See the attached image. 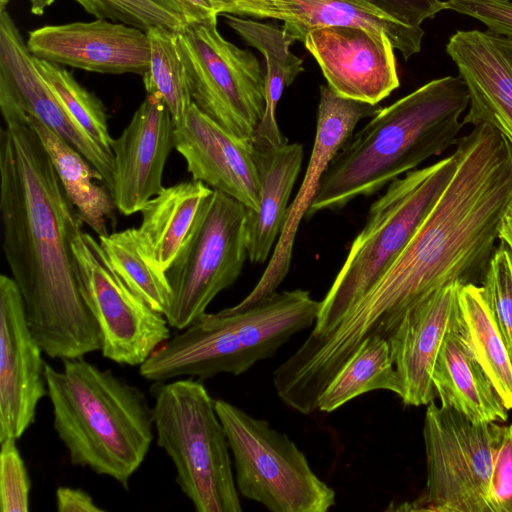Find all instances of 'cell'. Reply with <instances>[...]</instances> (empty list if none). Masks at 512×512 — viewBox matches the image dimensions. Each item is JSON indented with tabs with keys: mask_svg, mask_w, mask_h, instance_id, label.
<instances>
[{
	"mask_svg": "<svg viewBox=\"0 0 512 512\" xmlns=\"http://www.w3.org/2000/svg\"><path fill=\"white\" fill-rule=\"evenodd\" d=\"M455 145V173L412 239L321 336L337 362H345L369 337L388 340L406 312L436 290L482 281L512 205V146L485 124L473 126Z\"/></svg>",
	"mask_w": 512,
	"mask_h": 512,
	"instance_id": "obj_1",
	"label": "cell"
},
{
	"mask_svg": "<svg viewBox=\"0 0 512 512\" xmlns=\"http://www.w3.org/2000/svg\"><path fill=\"white\" fill-rule=\"evenodd\" d=\"M0 131L3 251L24 303L28 326L44 354L82 358L100 351L97 322L81 290L73 240L82 220L26 118Z\"/></svg>",
	"mask_w": 512,
	"mask_h": 512,
	"instance_id": "obj_2",
	"label": "cell"
},
{
	"mask_svg": "<svg viewBox=\"0 0 512 512\" xmlns=\"http://www.w3.org/2000/svg\"><path fill=\"white\" fill-rule=\"evenodd\" d=\"M469 93L461 77L433 79L379 108L352 134L324 172L306 218L377 193L455 145Z\"/></svg>",
	"mask_w": 512,
	"mask_h": 512,
	"instance_id": "obj_3",
	"label": "cell"
},
{
	"mask_svg": "<svg viewBox=\"0 0 512 512\" xmlns=\"http://www.w3.org/2000/svg\"><path fill=\"white\" fill-rule=\"evenodd\" d=\"M53 427L70 463L107 476L128 490L154 439L145 393L110 369L82 358L46 363Z\"/></svg>",
	"mask_w": 512,
	"mask_h": 512,
	"instance_id": "obj_4",
	"label": "cell"
},
{
	"mask_svg": "<svg viewBox=\"0 0 512 512\" xmlns=\"http://www.w3.org/2000/svg\"><path fill=\"white\" fill-rule=\"evenodd\" d=\"M319 309L309 291L294 289L274 292L244 311L206 312L155 350L139 373L152 382L238 376L315 324Z\"/></svg>",
	"mask_w": 512,
	"mask_h": 512,
	"instance_id": "obj_5",
	"label": "cell"
},
{
	"mask_svg": "<svg viewBox=\"0 0 512 512\" xmlns=\"http://www.w3.org/2000/svg\"><path fill=\"white\" fill-rule=\"evenodd\" d=\"M454 151L388 184L369 209L325 297L310 334L322 335L367 293L412 239L457 168Z\"/></svg>",
	"mask_w": 512,
	"mask_h": 512,
	"instance_id": "obj_6",
	"label": "cell"
},
{
	"mask_svg": "<svg viewBox=\"0 0 512 512\" xmlns=\"http://www.w3.org/2000/svg\"><path fill=\"white\" fill-rule=\"evenodd\" d=\"M150 391L157 445L172 461L181 492L198 512H241L227 436L202 382H154Z\"/></svg>",
	"mask_w": 512,
	"mask_h": 512,
	"instance_id": "obj_7",
	"label": "cell"
},
{
	"mask_svg": "<svg viewBox=\"0 0 512 512\" xmlns=\"http://www.w3.org/2000/svg\"><path fill=\"white\" fill-rule=\"evenodd\" d=\"M215 408L224 427L238 492L272 512H326L335 492L285 434L223 399Z\"/></svg>",
	"mask_w": 512,
	"mask_h": 512,
	"instance_id": "obj_8",
	"label": "cell"
},
{
	"mask_svg": "<svg viewBox=\"0 0 512 512\" xmlns=\"http://www.w3.org/2000/svg\"><path fill=\"white\" fill-rule=\"evenodd\" d=\"M502 432L496 422L474 423L431 401L423 426L426 486L416 499L395 510L491 512L488 490Z\"/></svg>",
	"mask_w": 512,
	"mask_h": 512,
	"instance_id": "obj_9",
	"label": "cell"
},
{
	"mask_svg": "<svg viewBox=\"0 0 512 512\" xmlns=\"http://www.w3.org/2000/svg\"><path fill=\"white\" fill-rule=\"evenodd\" d=\"M193 103L230 133L251 140L265 108V72L248 49L227 41L217 21L177 32Z\"/></svg>",
	"mask_w": 512,
	"mask_h": 512,
	"instance_id": "obj_10",
	"label": "cell"
},
{
	"mask_svg": "<svg viewBox=\"0 0 512 512\" xmlns=\"http://www.w3.org/2000/svg\"><path fill=\"white\" fill-rule=\"evenodd\" d=\"M247 209L213 190L188 244L166 272L172 295L165 314L179 331L206 313L212 300L242 273L248 258Z\"/></svg>",
	"mask_w": 512,
	"mask_h": 512,
	"instance_id": "obj_11",
	"label": "cell"
},
{
	"mask_svg": "<svg viewBox=\"0 0 512 512\" xmlns=\"http://www.w3.org/2000/svg\"><path fill=\"white\" fill-rule=\"evenodd\" d=\"M72 246L82 294L100 330L103 357L121 365H142L171 338L166 316L123 282L90 234L81 232Z\"/></svg>",
	"mask_w": 512,
	"mask_h": 512,
	"instance_id": "obj_12",
	"label": "cell"
},
{
	"mask_svg": "<svg viewBox=\"0 0 512 512\" xmlns=\"http://www.w3.org/2000/svg\"><path fill=\"white\" fill-rule=\"evenodd\" d=\"M378 109L377 105L341 97L328 85L320 86L316 133L300 189L287 209L282 231L263 274L243 300L228 307L231 311L250 309L276 292L289 272L300 222L316 197L324 172L358 122L373 116Z\"/></svg>",
	"mask_w": 512,
	"mask_h": 512,
	"instance_id": "obj_13",
	"label": "cell"
},
{
	"mask_svg": "<svg viewBox=\"0 0 512 512\" xmlns=\"http://www.w3.org/2000/svg\"><path fill=\"white\" fill-rule=\"evenodd\" d=\"M0 109L3 119L33 116L80 152L113 186V156L71 118L38 72L33 55L5 9L0 11Z\"/></svg>",
	"mask_w": 512,
	"mask_h": 512,
	"instance_id": "obj_14",
	"label": "cell"
},
{
	"mask_svg": "<svg viewBox=\"0 0 512 512\" xmlns=\"http://www.w3.org/2000/svg\"><path fill=\"white\" fill-rule=\"evenodd\" d=\"M42 349L28 326L23 298L12 277L0 276V441L19 439L35 422L48 395Z\"/></svg>",
	"mask_w": 512,
	"mask_h": 512,
	"instance_id": "obj_15",
	"label": "cell"
},
{
	"mask_svg": "<svg viewBox=\"0 0 512 512\" xmlns=\"http://www.w3.org/2000/svg\"><path fill=\"white\" fill-rule=\"evenodd\" d=\"M337 95L372 105L400 85L394 47L385 33L361 27L311 30L303 41Z\"/></svg>",
	"mask_w": 512,
	"mask_h": 512,
	"instance_id": "obj_16",
	"label": "cell"
},
{
	"mask_svg": "<svg viewBox=\"0 0 512 512\" xmlns=\"http://www.w3.org/2000/svg\"><path fill=\"white\" fill-rule=\"evenodd\" d=\"M26 43L39 59L90 72L143 76L149 67L147 32L106 19L39 27Z\"/></svg>",
	"mask_w": 512,
	"mask_h": 512,
	"instance_id": "obj_17",
	"label": "cell"
},
{
	"mask_svg": "<svg viewBox=\"0 0 512 512\" xmlns=\"http://www.w3.org/2000/svg\"><path fill=\"white\" fill-rule=\"evenodd\" d=\"M174 148L193 180L227 194L249 211H258L260 178L252 140L225 130L192 103L175 126Z\"/></svg>",
	"mask_w": 512,
	"mask_h": 512,
	"instance_id": "obj_18",
	"label": "cell"
},
{
	"mask_svg": "<svg viewBox=\"0 0 512 512\" xmlns=\"http://www.w3.org/2000/svg\"><path fill=\"white\" fill-rule=\"evenodd\" d=\"M174 130L165 103L147 94L121 135L113 139L111 193L121 214L139 213L163 189L162 175L174 148Z\"/></svg>",
	"mask_w": 512,
	"mask_h": 512,
	"instance_id": "obj_19",
	"label": "cell"
},
{
	"mask_svg": "<svg viewBox=\"0 0 512 512\" xmlns=\"http://www.w3.org/2000/svg\"><path fill=\"white\" fill-rule=\"evenodd\" d=\"M469 93L463 124H485L512 146V38L488 30H457L446 44Z\"/></svg>",
	"mask_w": 512,
	"mask_h": 512,
	"instance_id": "obj_20",
	"label": "cell"
},
{
	"mask_svg": "<svg viewBox=\"0 0 512 512\" xmlns=\"http://www.w3.org/2000/svg\"><path fill=\"white\" fill-rule=\"evenodd\" d=\"M452 282L410 308L388 339L405 405H427L437 397L432 374L447 335L460 325L458 294Z\"/></svg>",
	"mask_w": 512,
	"mask_h": 512,
	"instance_id": "obj_21",
	"label": "cell"
},
{
	"mask_svg": "<svg viewBox=\"0 0 512 512\" xmlns=\"http://www.w3.org/2000/svg\"><path fill=\"white\" fill-rule=\"evenodd\" d=\"M228 14L280 20L294 42H303L311 30L321 27L351 26L382 32L406 60L421 50L425 34L423 28L407 26L367 0H240Z\"/></svg>",
	"mask_w": 512,
	"mask_h": 512,
	"instance_id": "obj_22",
	"label": "cell"
},
{
	"mask_svg": "<svg viewBox=\"0 0 512 512\" xmlns=\"http://www.w3.org/2000/svg\"><path fill=\"white\" fill-rule=\"evenodd\" d=\"M254 149L260 178V203L258 211L247 210L245 231L249 261L262 264L282 231L304 149L299 143L288 142L271 147L254 146Z\"/></svg>",
	"mask_w": 512,
	"mask_h": 512,
	"instance_id": "obj_23",
	"label": "cell"
},
{
	"mask_svg": "<svg viewBox=\"0 0 512 512\" xmlns=\"http://www.w3.org/2000/svg\"><path fill=\"white\" fill-rule=\"evenodd\" d=\"M432 381L441 405L468 420L479 424L507 420L508 410L474 357L461 322L440 348Z\"/></svg>",
	"mask_w": 512,
	"mask_h": 512,
	"instance_id": "obj_24",
	"label": "cell"
},
{
	"mask_svg": "<svg viewBox=\"0 0 512 512\" xmlns=\"http://www.w3.org/2000/svg\"><path fill=\"white\" fill-rule=\"evenodd\" d=\"M212 193L209 186L192 179L163 187L140 211L138 229L165 272L188 244Z\"/></svg>",
	"mask_w": 512,
	"mask_h": 512,
	"instance_id": "obj_25",
	"label": "cell"
},
{
	"mask_svg": "<svg viewBox=\"0 0 512 512\" xmlns=\"http://www.w3.org/2000/svg\"><path fill=\"white\" fill-rule=\"evenodd\" d=\"M225 21L249 46L265 58V108L252 143L258 147L288 142L276 120V108L284 92L304 71L303 60L290 50L294 42L283 27L250 18L225 14Z\"/></svg>",
	"mask_w": 512,
	"mask_h": 512,
	"instance_id": "obj_26",
	"label": "cell"
},
{
	"mask_svg": "<svg viewBox=\"0 0 512 512\" xmlns=\"http://www.w3.org/2000/svg\"><path fill=\"white\" fill-rule=\"evenodd\" d=\"M54 165L59 180L82 222L97 235H108L115 203L101 173L73 146L33 116H27Z\"/></svg>",
	"mask_w": 512,
	"mask_h": 512,
	"instance_id": "obj_27",
	"label": "cell"
},
{
	"mask_svg": "<svg viewBox=\"0 0 512 512\" xmlns=\"http://www.w3.org/2000/svg\"><path fill=\"white\" fill-rule=\"evenodd\" d=\"M458 301L462 330L471 351L505 408L512 410V360L482 286L462 285Z\"/></svg>",
	"mask_w": 512,
	"mask_h": 512,
	"instance_id": "obj_28",
	"label": "cell"
},
{
	"mask_svg": "<svg viewBox=\"0 0 512 512\" xmlns=\"http://www.w3.org/2000/svg\"><path fill=\"white\" fill-rule=\"evenodd\" d=\"M374 390H388L399 397L403 392L389 341L376 336L367 338L338 370L320 394L318 409L335 411Z\"/></svg>",
	"mask_w": 512,
	"mask_h": 512,
	"instance_id": "obj_29",
	"label": "cell"
},
{
	"mask_svg": "<svg viewBox=\"0 0 512 512\" xmlns=\"http://www.w3.org/2000/svg\"><path fill=\"white\" fill-rule=\"evenodd\" d=\"M99 244L123 282L165 315L172 295L170 283L140 230L128 228L100 236Z\"/></svg>",
	"mask_w": 512,
	"mask_h": 512,
	"instance_id": "obj_30",
	"label": "cell"
},
{
	"mask_svg": "<svg viewBox=\"0 0 512 512\" xmlns=\"http://www.w3.org/2000/svg\"><path fill=\"white\" fill-rule=\"evenodd\" d=\"M150 46L149 67L143 83L147 94L167 106L174 125H179L192 105L186 69L177 47V32L152 27L146 31Z\"/></svg>",
	"mask_w": 512,
	"mask_h": 512,
	"instance_id": "obj_31",
	"label": "cell"
},
{
	"mask_svg": "<svg viewBox=\"0 0 512 512\" xmlns=\"http://www.w3.org/2000/svg\"><path fill=\"white\" fill-rule=\"evenodd\" d=\"M36 68L71 118L106 153L113 156L105 106L64 66L33 56Z\"/></svg>",
	"mask_w": 512,
	"mask_h": 512,
	"instance_id": "obj_32",
	"label": "cell"
},
{
	"mask_svg": "<svg viewBox=\"0 0 512 512\" xmlns=\"http://www.w3.org/2000/svg\"><path fill=\"white\" fill-rule=\"evenodd\" d=\"M96 19L124 23L143 31L162 27L174 32L186 25L161 0H74Z\"/></svg>",
	"mask_w": 512,
	"mask_h": 512,
	"instance_id": "obj_33",
	"label": "cell"
},
{
	"mask_svg": "<svg viewBox=\"0 0 512 512\" xmlns=\"http://www.w3.org/2000/svg\"><path fill=\"white\" fill-rule=\"evenodd\" d=\"M481 282L512 360V251L504 242L496 246Z\"/></svg>",
	"mask_w": 512,
	"mask_h": 512,
	"instance_id": "obj_34",
	"label": "cell"
},
{
	"mask_svg": "<svg viewBox=\"0 0 512 512\" xmlns=\"http://www.w3.org/2000/svg\"><path fill=\"white\" fill-rule=\"evenodd\" d=\"M16 441L15 438L0 441L1 512L29 511L31 481Z\"/></svg>",
	"mask_w": 512,
	"mask_h": 512,
	"instance_id": "obj_35",
	"label": "cell"
},
{
	"mask_svg": "<svg viewBox=\"0 0 512 512\" xmlns=\"http://www.w3.org/2000/svg\"><path fill=\"white\" fill-rule=\"evenodd\" d=\"M488 501L491 512H512V424L503 426L494 452Z\"/></svg>",
	"mask_w": 512,
	"mask_h": 512,
	"instance_id": "obj_36",
	"label": "cell"
},
{
	"mask_svg": "<svg viewBox=\"0 0 512 512\" xmlns=\"http://www.w3.org/2000/svg\"><path fill=\"white\" fill-rule=\"evenodd\" d=\"M445 10L472 17L488 31L512 38V0H446Z\"/></svg>",
	"mask_w": 512,
	"mask_h": 512,
	"instance_id": "obj_37",
	"label": "cell"
},
{
	"mask_svg": "<svg viewBox=\"0 0 512 512\" xmlns=\"http://www.w3.org/2000/svg\"><path fill=\"white\" fill-rule=\"evenodd\" d=\"M370 4L413 28H422L421 24L434 18L445 10L441 0H367Z\"/></svg>",
	"mask_w": 512,
	"mask_h": 512,
	"instance_id": "obj_38",
	"label": "cell"
},
{
	"mask_svg": "<svg viewBox=\"0 0 512 512\" xmlns=\"http://www.w3.org/2000/svg\"><path fill=\"white\" fill-rule=\"evenodd\" d=\"M185 25L216 22L219 16L211 0H161Z\"/></svg>",
	"mask_w": 512,
	"mask_h": 512,
	"instance_id": "obj_39",
	"label": "cell"
},
{
	"mask_svg": "<svg viewBox=\"0 0 512 512\" xmlns=\"http://www.w3.org/2000/svg\"><path fill=\"white\" fill-rule=\"evenodd\" d=\"M56 508L59 512H103L83 489L67 486L56 490Z\"/></svg>",
	"mask_w": 512,
	"mask_h": 512,
	"instance_id": "obj_40",
	"label": "cell"
},
{
	"mask_svg": "<svg viewBox=\"0 0 512 512\" xmlns=\"http://www.w3.org/2000/svg\"><path fill=\"white\" fill-rule=\"evenodd\" d=\"M498 239L504 242L512 251V205L503 216L499 227Z\"/></svg>",
	"mask_w": 512,
	"mask_h": 512,
	"instance_id": "obj_41",
	"label": "cell"
},
{
	"mask_svg": "<svg viewBox=\"0 0 512 512\" xmlns=\"http://www.w3.org/2000/svg\"><path fill=\"white\" fill-rule=\"evenodd\" d=\"M10 0H0V11L5 10ZM30 11L36 16H42L46 8L50 7L55 0H28Z\"/></svg>",
	"mask_w": 512,
	"mask_h": 512,
	"instance_id": "obj_42",
	"label": "cell"
},
{
	"mask_svg": "<svg viewBox=\"0 0 512 512\" xmlns=\"http://www.w3.org/2000/svg\"><path fill=\"white\" fill-rule=\"evenodd\" d=\"M240 0H211L218 15L228 14L230 8Z\"/></svg>",
	"mask_w": 512,
	"mask_h": 512,
	"instance_id": "obj_43",
	"label": "cell"
}]
</instances>
